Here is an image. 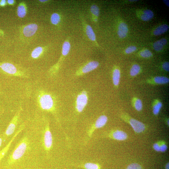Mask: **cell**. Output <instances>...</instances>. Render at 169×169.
Here are the masks:
<instances>
[{
	"label": "cell",
	"mask_w": 169,
	"mask_h": 169,
	"mask_svg": "<svg viewBox=\"0 0 169 169\" xmlns=\"http://www.w3.org/2000/svg\"><path fill=\"white\" fill-rule=\"evenodd\" d=\"M29 141L27 137H24L17 145L14 150L10 156L7 162L9 165L12 164L20 159L26 151Z\"/></svg>",
	"instance_id": "obj_1"
},
{
	"label": "cell",
	"mask_w": 169,
	"mask_h": 169,
	"mask_svg": "<svg viewBox=\"0 0 169 169\" xmlns=\"http://www.w3.org/2000/svg\"><path fill=\"white\" fill-rule=\"evenodd\" d=\"M38 101L39 106L43 110L51 111L54 109V101L49 94L41 93L39 95Z\"/></svg>",
	"instance_id": "obj_2"
},
{
	"label": "cell",
	"mask_w": 169,
	"mask_h": 169,
	"mask_svg": "<svg viewBox=\"0 0 169 169\" xmlns=\"http://www.w3.org/2000/svg\"><path fill=\"white\" fill-rule=\"evenodd\" d=\"M0 69L5 73L16 77H26L27 75L14 65L9 63H0Z\"/></svg>",
	"instance_id": "obj_3"
},
{
	"label": "cell",
	"mask_w": 169,
	"mask_h": 169,
	"mask_svg": "<svg viewBox=\"0 0 169 169\" xmlns=\"http://www.w3.org/2000/svg\"><path fill=\"white\" fill-rule=\"evenodd\" d=\"M43 143L44 148L46 151H48L51 149L53 145V138L48 124L47 125L45 128L44 135Z\"/></svg>",
	"instance_id": "obj_4"
},
{
	"label": "cell",
	"mask_w": 169,
	"mask_h": 169,
	"mask_svg": "<svg viewBox=\"0 0 169 169\" xmlns=\"http://www.w3.org/2000/svg\"><path fill=\"white\" fill-rule=\"evenodd\" d=\"M71 44L68 39H66L63 43L62 47V55L58 63L51 69V72H53L57 71L59 68L61 61L68 55L71 49Z\"/></svg>",
	"instance_id": "obj_5"
},
{
	"label": "cell",
	"mask_w": 169,
	"mask_h": 169,
	"mask_svg": "<svg viewBox=\"0 0 169 169\" xmlns=\"http://www.w3.org/2000/svg\"><path fill=\"white\" fill-rule=\"evenodd\" d=\"M88 102V97L86 92H83L77 97L76 108L79 112H82L86 106Z\"/></svg>",
	"instance_id": "obj_6"
},
{
	"label": "cell",
	"mask_w": 169,
	"mask_h": 169,
	"mask_svg": "<svg viewBox=\"0 0 169 169\" xmlns=\"http://www.w3.org/2000/svg\"><path fill=\"white\" fill-rule=\"evenodd\" d=\"M20 111V110L17 112L10 123L5 132L7 136H10L14 133L18 124Z\"/></svg>",
	"instance_id": "obj_7"
},
{
	"label": "cell",
	"mask_w": 169,
	"mask_h": 169,
	"mask_svg": "<svg viewBox=\"0 0 169 169\" xmlns=\"http://www.w3.org/2000/svg\"><path fill=\"white\" fill-rule=\"evenodd\" d=\"M134 132L137 134H140L144 132L146 129L144 124L134 119H130L128 121Z\"/></svg>",
	"instance_id": "obj_8"
},
{
	"label": "cell",
	"mask_w": 169,
	"mask_h": 169,
	"mask_svg": "<svg viewBox=\"0 0 169 169\" xmlns=\"http://www.w3.org/2000/svg\"><path fill=\"white\" fill-rule=\"evenodd\" d=\"M38 26L36 24H31L26 26L23 29L22 32L25 36L31 37L34 35L36 32Z\"/></svg>",
	"instance_id": "obj_9"
},
{
	"label": "cell",
	"mask_w": 169,
	"mask_h": 169,
	"mask_svg": "<svg viewBox=\"0 0 169 169\" xmlns=\"http://www.w3.org/2000/svg\"><path fill=\"white\" fill-rule=\"evenodd\" d=\"M24 125H22L21 126L19 129L15 134L9 143L4 148H3L1 151H0V161L2 160V159L5 156L6 153H7L12 143L15 140L16 137L17 136L18 134L24 129Z\"/></svg>",
	"instance_id": "obj_10"
},
{
	"label": "cell",
	"mask_w": 169,
	"mask_h": 169,
	"mask_svg": "<svg viewBox=\"0 0 169 169\" xmlns=\"http://www.w3.org/2000/svg\"><path fill=\"white\" fill-rule=\"evenodd\" d=\"M99 63L96 61L90 62L82 67L80 70L82 74H86L96 69L99 66Z\"/></svg>",
	"instance_id": "obj_11"
},
{
	"label": "cell",
	"mask_w": 169,
	"mask_h": 169,
	"mask_svg": "<svg viewBox=\"0 0 169 169\" xmlns=\"http://www.w3.org/2000/svg\"><path fill=\"white\" fill-rule=\"evenodd\" d=\"M110 137L114 139L123 141L126 140L128 138L127 134L121 130H116L111 133Z\"/></svg>",
	"instance_id": "obj_12"
},
{
	"label": "cell",
	"mask_w": 169,
	"mask_h": 169,
	"mask_svg": "<svg viewBox=\"0 0 169 169\" xmlns=\"http://www.w3.org/2000/svg\"><path fill=\"white\" fill-rule=\"evenodd\" d=\"M86 34L89 39L97 44L95 34L91 26L84 22L83 23Z\"/></svg>",
	"instance_id": "obj_13"
},
{
	"label": "cell",
	"mask_w": 169,
	"mask_h": 169,
	"mask_svg": "<svg viewBox=\"0 0 169 169\" xmlns=\"http://www.w3.org/2000/svg\"><path fill=\"white\" fill-rule=\"evenodd\" d=\"M129 31L127 25L124 23H120L118 28V34L120 38H125Z\"/></svg>",
	"instance_id": "obj_14"
},
{
	"label": "cell",
	"mask_w": 169,
	"mask_h": 169,
	"mask_svg": "<svg viewBox=\"0 0 169 169\" xmlns=\"http://www.w3.org/2000/svg\"><path fill=\"white\" fill-rule=\"evenodd\" d=\"M107 121V117L105 115H101L96 120L92 131H93L96 129L103 127L106 125ZM92 131L91 134L92 133Z\"/></svg>",
	"instance_id": "obj_15"
},
{
	"label": "cell",
	"mask_w": 169,
	"mask_h": 169,
	"mask_svg": "<svg viewBox=\"0 0 169 169\" xmlns=\"http://www.w3.org/2000/svg\"><path fill=\"white\" fill-rule=\"evenodd\" d=\"M27 7L26 4L23 2H21L19 5L17 9V14L20 18H23L27 13Z\"/></svg>",
	"instance_id": "obj_16"
},
{
	"label": "cell",
	"mask_w": 169,
	"mask_h": 169,
	"mask_svg": "<svg viewBox=\"0 0 169 169\" xmlns=\"http://www.w3.org/2000/svg\"><path fill=\"white\" fill-rule=\"evenodd\" d=\"M169 28V26L167 25H162L155 29L153 32V34L156 36L160 35L167 32Z\"/></svg>",
	"instance_id": "obj_17"
},
{
	"label": "cell",
	"mask_w": 169,
	"mask_h": 169,
	"mask_svg": "<svg viewBox=\"0 0 169 169\" xmlns=\"http://www.w3.org/2000/svg\"><path fill=\"white\" fill-rule=\"evenodd\" d=\"M44 51V48L42 47L38 46L35 48L31 54V57L34 59L39 58Z\"/></svg>",
	"instance_id": "obj_18"
},
{
	"label": "cell",
	"mask_w": 169,
	"mask_h": 169,
	"mask_svg": "<svg viewBox=\"0 0 169 169\" xmlns=\"http://www.w3.org/2000/svg\"><path fill=\"white\" fill-rule=\"evenodd\" d=\"M120 72L118 69H115L113 73L112 79L114 84L118 86L120 83Z\"/></svg>",
	"instance_id": "obj_19"
},
{
	"label": "cell",
	"mask_w": 169,
	"mask_h": 169,
	"mask_svg": "<svg viewBox=\"0 0 169 169\" xmlns=\"http://www.w3.org/2000/svg\"><path fill=\"white\" fill-rule=\"evenodd\" d=\"M153 12L150 10H147L143 12L141 16V19L144 21H148L151 20L153 17Z\"/></svg>",
	"instance_id": "obj_20"
},
{
	"label": "cell",
	"mask_w": 169,
	"mask_h": 169,
	"mask_svg": "<svg viewBox=\"0 0 169 169\" xmlns=\"http://www.w3.org/2000/svg\"><path fill=\"white\" fill-rule=\"evenodd\" d=\"M51 23L54 25H57L61 21V17L58 13H54L52 14L50 17Z\"/></svg>",
	"instance_id": "obj_21"
},
{
	"label": "cell",
	"mask_w": 169,
	"mask_h": 169,
	"mask_svg": "<svg viewBox=\"0 0 169 169\" xmlns=\"http://www.w3.org/2000/svg\"><path fill=\"white\" fill-rule=\"evenodd\" d=\"M155 82L159 84H164L167 83L169 81V79L164 77H157L154 78Z\"/></svg>",
	"instance_id": "obj_22"
},
{
	"label": "cell",
	"mask_w": 169,
	"mask_h": 169,
	"mask_svg": "<svg viewBox=\"0 0 169 169\" xmlns=\"http://www.w3.org/2000/svg\"><path fill=\"white\" fill-rule=\"evenodd\" d=\"M162 106V103L160 101L156 103L153 107V113L155 115H158Z\"/></svg>",
	"instance_id": "obj_23"
},
{
	"label": "cell",
	"mask_w": 169,
	"mask_h": 169,
	"mask_svg": "<svg viewBox=\"0 0 169 169\" xmlns=\"http://www.w3.org/2000/svg\"><path fill=\"white\" fill-rule=\"evenodd\" d=\"M141 68L139 65L134 64L132 67L130 71V75L135 76L138 75L140 72Z\"/></svg>",
	"instance_id": "obj_24"
},
{
	"label": "cell",
	"mask_w": 169,
	"mask_h": 169,
	"mask_svg": "<svg viewBox=\"0 0 169 169\" xmlns=\"http://www.w3.org/2000/svg\"><path fill=\"white\" fill-rule=\"evenodd\" d=\"M83 167L85 169H100L99 165L92 162H88L85 164L83 166Z\"/></svg>",
	"instance_id": "obj_25"
},
{
	"label": "cell",
	"mask_w": 169,
	"mask_h": 169,
	"mask_svg": "<svg viewBox=\"0 0 169 169\" xmlns=\"http://www.w3.org/2000/svg\"><path fill=\"white\" fill-rule=\"evenodd\" d=\"M90 12L92 15L96 18H97L99 16L100 11L97 6L95 5H92L90 7Z\"/></svg>",
	"instance_id": "obj_26"
},
{
	"label": "cell",
	"mask_w": 169,
	"mask_h": 169,
	"mask_svg": "<svg viewBox=\"0 0 169 169\" xmlns=\"http://www.w3.org/2000/svg\"><path fill=\"white\" fill-rule=\"evenodd\" d=\"M134 106L135 109L138 111L141 110L143 109V103L141 100L138 99L134 103Z\"/></svg>",
	"instance_id": "obj_27"
},
{
	"label": "cell",
	"mask_w": 169,
	"mask_h": 169,
	"mask_svg": "<svg viewBox=\"0 0 169 169\" xmlns=\"http://www.w3.org/2000/svg\"><path fill=\"white\" fill-rule=\"evenodd\" d=\"M140 54L143 58H148L152 56V53L148 49H146L142 51L140 53Z\"/></svg>",
	"instance_id": "obj_28"
},
{
	"label": "cell",
	"mask_w": 169,
	"mask_h": 169,
	"mask_svg": "<svg viewBox=\"0 0 169 169\" xmlns=\"http://www.w3.org/2000/svg\"><path fill=\"white\" fill-rule=\"evenodd\" d=\"M163 45L160 41H158L155 42L153 45L154 49L157 51L161 50L163 48Z\"/></svg>",
	"instance_id": "obj_29"
},
{
	"label": "cell",
	"mask_w": 169,
	"mask_h": 169,
	"mask_svg": "<svg viewBox=\"0 0 169 169\" xmlns=\"http://www.w3.org/2000/svg\"><path fill=\"white\" fill-rule=\"evenodd\" d=\"M159 142L160 148V152H166L167 149V146L166 142L164 140L160 141Z\"/></svg>",
	"instance_id": "obj_30"
},
{
	"label": "cell",
	"mask_w": 169,
	"mask_h": 169,
	"mask_svg": "<svg viewBox=\"0 0 169 169\" xmlns=\"http://www.w3.org/2000/svg\"><path fill=\"white\" fill-rule=\"evenodd\" d=\"M126 169H142L141 165L137 163H133L129 164Z\"/></svg>",
	"instance_id": "obj_31"
},
{
	"label": "cell",
	"mask_w": 169,
	"mask_h": 169,
	"mask_svg": "<svg viewBox=\"0 0 169 169\" xmlns=\"http://www.w3.org/2000/svg\"><path fill=\"white\" fill-rule=\"evenodd\" d=\"M137 48L135 46H131L127 48L125 50V52L128 54H129L136 51Z\"/></svg>",
	"instance_id": "obj_32"
},
{
	"label": "cell",
	"mask_w": 169,
	"mask_h": 169,
	"mask_svg": "<svg viewBox=\"0 0 169 169\" xmlns=\"http://www.w3.org/2000/svg\"><path fill=\"white\" fill-rule=\"evenodd\" d=\"M153 149L156 152H160V148L159 141L154 143L153 145Z\"/></svg>",
	"instance_id": "obj_33"
},
{
	"label": "cell",
	"mask_w": 169,
	"mask_h": 169,
	"mask_svg": "<svg viewBox=\"0 0 169 169\" xmlns=\"http://www.w3.org/2000/svg\"><path fill=\"white\" fill-rule=\"evenodd\" d=\"M163 69L165 71L168 72L169 70V64L168 62H165L162 65Z\"/></svg>",
	"instance_id": "obj_34"
},
{
	"label": "cell",
	"mask_w": 169,
	"mask_h": 169,
	"mask_svg": "<svg viewBox=\"0 0 169 169\" xmlns=\"http://www.w3.org/2000/svg\"><path fill=\"white\" fill-rule=\"evenodd\" d=\"M161 43L163 45H165L167 43V41L166 39L162 38L159 40Z\"/></svg>",
	"instance_id": "obj_35"
},
{
	"label": "cell",
	"mask_w": 169,
	"mask_h": 169,
	"mask_svg": "<svg viewBox=\"0 0 169 169\" xmlns=\"http://www.w3.org/2000/svg\"><path fill=\"white\" fill-rule=\"evenodd\" d=\"M7 4V2L5 0H2L0 2V6L3 7L5 6Z\"/></svg>",
	"instance_id": "obj_36"
},
{
	"label": "cell",
	"mask_w": 169,
	"mask_h": 169,
	"mask_svg": "<svg viewBox=\"0 0 169 169\" xmlns=\"http://www.w3.org/2000/svg\"><path fill=\"white\" fill-rule=\"evenodd\" d=\"M7 2L10 5H14L15 4V1L14 0H8Z\"/></svg>",
	"instance_id": "obj_37"
},
{
	"label": "cell",
	"mask_w": 169,
	"mask_h": 169,
	"mask_svg": "<svg viewBox=\"0 0 169 169\" xmlns=\"http://www.w3.org/2000/svg\"><path fill=\"white\" fill-rule=\"evenodd\" d=\"M164 3L168 7H169V1H163Z\"/></svg>",
	"instance_id": "obj_38"
},
{
	"label": "cell",
	"mask_w": 169,
	"mask_h": 169,
	"mask_svg": "<svg viewBox=\"0 0 169 169\" xmlns=\"http://www.w3.org/2000/svg\"><path fill=\"white\" fill-rule=\"evenodd\" d=\"M166 169H169V162H167L165 165Z\"/></svg>",
	"instance_id": "obj_39"
},
{
	"label": "cell",
	"mask_w": 169,
	"mask_h": 169,
	"mask_svg": "<svg viewBox=\"0 0 169 169\" xmlns=\"http://www.w3.org/2000/svg\"><path fill=\"white\" fill-rule=\"evenodd\" d=\"M2 138H0V147H1L2 144Z\"/></svg>",
	"instance_id": "obj_40"
},
{
	"label": "cell",
	"mask_w": 169,
	"mask_h": 169,
	"mask_svg": "<svg viewBox=\"0 0 169 169\" xmlns=\"http://www.w3.org/2000/svg\"><path fill=\"white\" fill-rule=\"evenodd\" d=\"M39 1L41 2L45 3L47 2L48 1H46V0H45H45H44V1H42H42Z\"/></svg>",
	"instance_id": "obj_41"
},
{
	"label": "cell",
	"mask_w": 169,
	"mask_h": 169,
	"mask_svg": "<svg viewBox=\"0 0 169 169\" xmlns=\"http://www.w3.org/2000/svg\"><path fill=\"white\" fill-rule=\"evenodd\" d=\"M138 1H136V0H132H132H130V1H130V2H137Z\"/></svg>",
	"instance_id": "obj_42"
},
{
	"label": "cell",
	"mask_w": 169,
	"mask_h": 169,
	"mask_svg": "<svg viewBox=\"0 0 169 169\" xmlns=\"http://www.w3.org/2000/svg\"><path fill=\"white\" fill-rule=\"evenodd\" d=\"M94 21H95V22H97V18H94Z\"/></svg>",
	"instance_id": "obj_43"
},
{
	"label": "cell",
	"mask_w": 169,
	"mask_h": 169,
	"mask_svg": "<svg viewBox=\"0 0 169 169\" xmlns=\"http://www.w3.org/2000/svg\"><path fill=\"white\" fill-rule=\"evenodd\" d=\"M167 126H169V120H167Z\"/></svg>",
	"instance_id": "obj_44"
}]
</instances>
